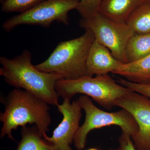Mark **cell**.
I'll use <instances>...</instances> for the list:
<instances>
[{"label":"cell","instance_id":"8fae6325","mask_svg":"<svg viewBox=\"0 0 150 150\" xmlns=\"http://www.w3.org/2000/svg\"><path fill=\"white\" fill-rule=\"evenodd\" d=\"M146 0H102L98 11L113 21L124 23L136 8Z\"/></svg>","mask_w":150,"mask_h":150},{"label":"cell","instance_id":"9c48e42d","mask_svg":"<svg viewBox=\"0 0 150 150\" xmlns=\"http://www.w3.org/2000/svg\"><path fill=\"white\" fill-rule=\"evenodd\" d=\"M62 104H58V110L63 115V119L54 129L52 137L44 134L43 138L54 144L56 150H74L71 145L78 129L82 116L80 104L78 100L71 103L70 100L64 99Z\"/></svg>","mask_w":150,"mask_h":150},{"label":"cell","instance_id":"3957f363","mask_svg":"<svg viewBox=\"0 0 150 150\" xmlns=\"http://www.w3.org/2000/svg\"><path fill=\"white\" fill-rule=\"evenodd\" d=\"M85 30L80 37L60 42L48 59L35 68L43 72L62 75L64 79L86 76L87 60L95 38L91 30Z\"/></svg>","mask_w":150,"mask_h":150},{"label":"cell","instance_id":"8992f818","mask_svg":"<svg viewBox=\"0 0 150 150\" xmlns=\"http://www.w3.org/2000/svg\"><path fill=\"white\" fill-rule=\"evenodd\" d=\"M79 24L82 28L91 30L95 40L109 49L115 59L128 63L126 46L135 33L126 23L113 21L98 11L88 18L81 19Z\"/></svg>","mask_w":150,"mask_h":150},{"label":"cell","instance_id":"44dd1931","mask_svg":"<svg viewBox=\"0 0 150 150\" xmlns=\"http://www.w3.org/2000/svg\"><path fill=\"white\" fill-rule=\"evenodd\" d=\"M6 1V0H0V3H1V4H2L4 2Z\"/></svg>","mask_w":150,"mask_h":150},{"label":"cell","instance_id":"5bb4252c","mask_svg":"<svg viewBox=\"0 0 150 150\" xmlns=\"http://www.w3.org/2000/svg\"><path fill=\"white\" fill-rule=\"evenodd\" d=\"M126 23L135 34L150 33V0L139 6L130 15Z\"/></svg>","mask_w":150,"mask_h":150},{"label":"cell","instance_id":"9a60e30c","mask_svg":"<svg viewBox=\"0 0 150 150\" xmlns=\"http://www.w3.org/2000/svg\"><path fill=\"white\" fill-rule=\"evenodd\" d=\"M126 53L128 63L139 60L150 54V33L133 35L127 44Z\"/></svg>","mask_w":150,"mask_h":150},{"label":"cell","instance_id":"e0dca14e","mask_svg":"<svg viewBox=\"0 0 150 150\" xmlns=\"http://www.w3.org/2000/svg\"><path fill=\"white\" fill-rule=\"evenodd\" d=\"M102 0H79L76 10L82 18H86L93 16L98 12Z\"/></svg>","mask_w":150,"mask_h":150},{"label":"cell","instance_id":"4fadbf2b","mask_svg":"<svg viewBox=\"0 0 150 150\" xmlns=\"http://www.w3.org/2000/svg\"><path fill=\"white\" fill-rule=\"evenodd\" d=\"M21 139L16 150H56L51 142L46 141L37 126L22 127Z\"/></svg>","mask_w":150,"mask_h":150},{"label":"cell","instance_id":"52a82bcc","mask_svg":"<svg viewBox=\"0 0 150 150\" xmlns=\"http://www.w3.org/2000/svg\"><path fill=\"white\" fill-rule=\"evenodd\" d=\"M79 0H46L26 11L8 19L3 29L9 32L21 25L48 27L54 21L68 25L69 12L76 9Z\"/></svg>","mask_w":150,"mask_h":150},{"label":"cell","instance_id":"ffe728a7","mask_svg":"<svg viewBox=\"0 0 150 150\" xmlns=\"http://www.w3.org/2000/svg\"><path fill=\"white\" fill-rule=\"evenodd\" d=\"M85 150H100L99 149H97L96 148H90V149H88Z\"/></svg>","mask_w":150,"mask_h":150},{"label":"cell","instance_id":"6da1fadb","mask_svg":"<svg viewBox=\"0 0 150 150\" xmlns=\"http://www.w3.org/2000/svg\"><path fill=\"white\" fill-rule=\"evenodd\" d=\"M0 75L6 83L16 88L22 89L41 98L49 105L57 106L59 95L56 90L62 75L40 71L32 64V55L25 49L13 59L0 57Z\"/></svg>","mask_w":150,"mask_h":150},{"label":"cell","instance_id":"ba28073f","mask_svg":"<svg viewBox=\"0 0 150 150\" xmlns=\"http://www.w3.org/2000/svg\"><path fill=\"white\" fill-rule=\"evenodd\" d=\"M115 106L129 112L138 126L137 134L132 137L138 150H150V99L131 91L116 101Z\"/></svg>","mask_w":150,"mask_h":150},{"label":"cell","instance_id":"d6986e66","mask_svg":"<svg viewBox=\"0 0 150 150\" xmlns=\"http://www.w3.org/2000/svg\"><path fill=\"white\" fill-rule=\"evenodd\" d=\"M118 147L108 150H138L135 147L132 137L129 134L122 132L118 139Z\"/></svg>","mask_w":150,"mask_h":150},{"label":"cell","instance_id":"30bf717a","mask_svg":"<svg viewBox=\"0 0 150 150\" xmlns=\"http://www.w3.org/2000/svg\"><path fill=\"white\" fill-rule=\"evenodd\" d=\"M122 64L112 56L109 49L95 40L87 60L86 76L108 74L117 69Z\"/></svg>","mask_w":150,"mask_h":150},{"label":"cell","instance_id":"2e32d148","mask_svg":"<svg viewBox=\"0 0 150 150\" xmlns=\"http://www.w3.org/2000/svg\"><path fill=\"white\" fill-rule=\"evenodd\" d=\"M46 0H6L1 6V11L5 13L26 11Z\"/></svg>","mask_w":150,"mask_h":150},{"label":"cell","instance_id":"7c38bea8","mask_svg":"<svg viewBox=\"0 0 150 150\" xmlns=\"http://www.w3.org/2000/svg\"><path fill=\"white\" fill-rule=\"evenodd\" d=\"M112 74L136 83H150V54L135 62L123 63Z\"/></svg>","mask_w":150,"mask_h":150},{"label":"cell","instance_id":"277c9868","mask_svg":"<svg viewBox=\"0 0 150 150\" xmlns=\"http://www.w3.org/2000/svg\"><path fill=\"white\" fill-rule=\"evenodd\" d=\"M56 90L64 99L71 100L75 95L82 94L109 110L115 106V102L121 97L132 91L108 74L60 80L56 83Z\"/></svg>","mask_w":150,"mask_h":150},{"label":"cell","instance_id":"ac0fdd59","mask_svg":"<svg viewBox=\"0 0 150 150\" xmlns=\"http://www.w3.org/2000/svg\"><path fill=\"white\" fill-rule=\"evenodd\" d=\"M116 81L118 83L129 88L132 91L141 94L150 99V83H136L119 78H117Z\"/></svg>","mask_w":150,"mask_h":150},{"label":"cell","instance_id":"7a4b0ae2","mask_svg":"<svg viewBox=\"0 0 150 150\" xmlns=\"http://www.w3.org/2000/svg\"><path fill=\"white\" fill-rule=\"evenodd\" d=\"M4 101V111L0 114V121L3 123L1 139L7 136L17 142L12 136L13 131L28 124H35L43 135L49 131L51 122L50 108L41 98L22 89L15 88Z\"/></svg>","mask_w":150,"mask_h":150},{"label":"cell","instance_id":"5b68a950","mask_svg":"<svg viewBox=\"0 0 150 150\" xmlns=\"http://www.w3.org/2000/svg\"><path fill=\"white\" fill-rule=\"evenodd\" d=\"M82 109L85 113L83 124L78 129L74 144L78 150L85 147L87 137L90 131L110 126L121 128L122 132L133 137L138 131V126L133 116L124 109L114 112L104 111L97 107L89 97L81 96L79 99Z\"/></svg>","mask_w":150,"mask_h":150}]
</instances>
